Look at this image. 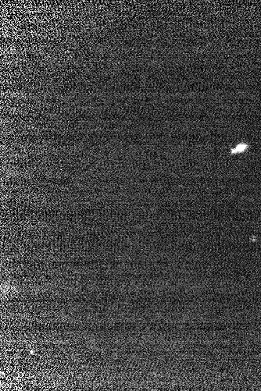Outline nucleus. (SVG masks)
<instances>
[{
    "label": "nucleus",
    "instance_id": "obj_1",
    "mask_svg": "<svg viewBox=\"0 0 261 391\" xmlns=\"http://www.w3.org/2000/svg\"><path fill=\"white\" fill-rule=\"evenodd\" d=\"M1 98L2 99H18V100L22 101H29L33 100L34 101L37 99L36 93H33V92H26V91H12V90H6L3 91L2 90L1 92Z\"/></svg>",
    "mask_w": 261,
    "mask_h": 391
},
{
    "label": "nucleus",
    "instance_id": "obj_2",
    "mask_svg": "<svg viewBox=\"0 0 261 391\" xmlns=\"http://www.w3.org/2000/svg\"><path fill=\"white\" fill-rule=\"evenodd\" d=\"M248 145L246 144H239L238 145L236 146L235 148L231 149V154H236V153H240V152H243L244 151H245L247 148H248Z\"/></svg>",
    "mask_w": 261,
    "mask_h": 391
}]
</instances>
